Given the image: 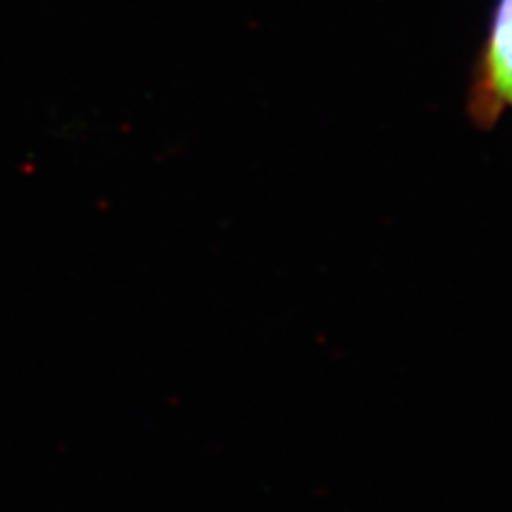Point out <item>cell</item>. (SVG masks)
Listing matches in <instances>:
<instances>
[{"mask_svg":"<svg viewBox=\"0 0 512 512\" xmlns=\"http://www.w3.org/2000/svg\"><path fill=\"white\" fill-rule=\"evenodd\" d=\"M508 109H512V0H500L474 69L468 114L478 128H491Z\"/></svg>","mask_w":512,"mask_h":512,"instance_id":"6da1fadb","label":"cell"}]
</instances>
